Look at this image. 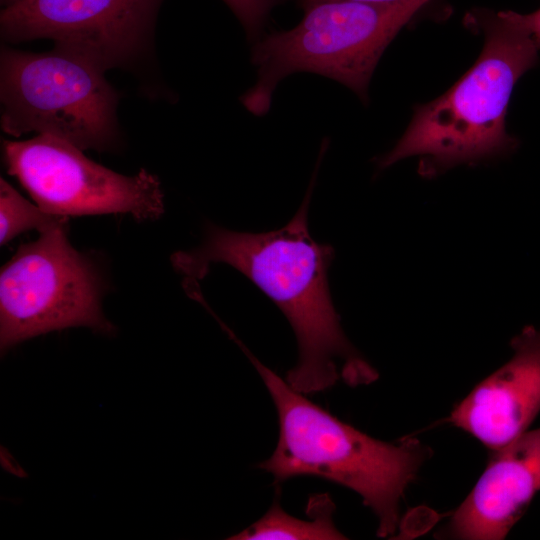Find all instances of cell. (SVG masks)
Instances as JSON below:
<instances>
[{"label": "cell", "instance_id": "8", "mask_svg": "<svg viewBox=\"0 0 540 540\" xmlns=\"http://www.w3.org/2000/svg\"><path fill=\"white\" fill-rule=\"evenodd\" d=\"M164 0H21L0 13L3 41L50 39L97 65L121 67L147 47Z\"/></svg>", "mask_w": 540, "mask_h": 540}, {"label": "cell", "instance_id": "11", "mask_svg": "<svg viewBox=\"0 0 540 540\" xmlns=\"http://www.w3.org/2000/svg\"><path fill=\"white\" fill-rule=\"evenodd\" d=\"M334 503L328 494L309 498L306 514L310 520L295 518L274 502L268 512L248 528L229 537L230 540H335L346 539L333 522Z\"/></svg>", "mask_w": 540, "mask_h": 540}, {"label": "cell", "instance_id": "7", "mask_svg": "<svg viewBox=\"0 0 540 540\" xmlns=\"http://www.w3.org/2000/svg\"><path fill=\"white\" fill-rule=\"evenodd\" d=\"M4 162L43 210L62 217L130 214L154 220L164 212L158 178L142 169L133 176L87 158L75 145L48 134L3 143Z\"/></svg>", "mask_w": 540, "mask_h": 540}, {"label": "cell", "instance_id": "6", "mask_svg": "<svg viewBox=\"0 0 540 540\" xmlns=\"http://www.w3.org/2000/svg\"><path fill=\"white\" fill-rule=\"evenodd\" d=\"M88 327L110 333L93 263L67 238V224L22 244L0 274V349L51 331Z\"/></svg>", "mask_w": 540, "mask_h": 540}, {"label": "cell", "instance_id": "2", "mask_svg": "<svg viewBox=\"0 0 540 540\" xmlns=\"http://www.w3.org/2000/svg\"><path fill=\"white\" fill-rule=\"evenodd\" d=\"M467 20L484 34L478 59L448 91L416 108L402 137L378 159L380 169L415 156L420 175L432 178L515 149L506 131L508 104L517 81L535 66L540 44L507 11L478 10Z\"/></svg>", "mask_w": 540, "mask_h": 540}, {"label": "cell", "instance_id": "3", "mask_svg": "<svg viewBox=\"0 0 540 540\" xmlns=\"http://www.w3.org/2000/svg\"><path fill=\"white\" fill-rule=\"evenodd\" d=\"M235 341L259 372L278 413L276 448L258 467L270 472L275 483L310 475L349 488L378 518V535L393 534L404 491L428 450L414 439L388 443L344 423L294 390L237 338Z\"/></svg>", "mask_w": 540, "mask_h": 540}, {"label": "cell", "instance_id": "15", "mask_svg": "<svg viewBox=\"0 0 540 540\" xmlns=\"http://www.w3.org/2000/svg\"><path fill=\"white\" fill-rule=\"evenodd\" d=\"M301 1L304 7H306L316 2L328 1V0H301ZM347 1H357V2H366V3H393L399 0H347Z\"/></svg>", "mask_w": 540, "mask_h": 540}, {"label": "cell", "instance_id": "16", "mask_svg": "<svg viewBox=\"0 0 540 540\" xmlns=\"http://www.w3.org/2000/svg\"><path fill=\"white\" fill-rule=\"evenodd\" d=\"M21 0H0V3L3 7H7V6H10V5H13L17 2H19Z\"/></svg>", "mask_w": 540, "mask_h": 540}, {"label": "cell", "instance_id": "12", "mask_svg": "<svg viewBox=\"0 0 540 540\" xmlns=\"http://www.w3.org/2000/svg\"><path fill=\"white\" fill-rule=\"evenodd\" d=\"M67 217L51 214L23 198L6 180L0 179V242L37 229L40 233L67 224Z\"/></svg>", "mask_w": 540, "mask_h": 540}, {"label": "cell", "instance_id": "1", "mask_svg": "<svg viewBox=\"0 0 540 540\" xmlns=\"http://www.w3.org/2000/svg\"><path fill=\"white\" fill-rule=\"evenodd\" d=\"M310 187L294 217L282 228L263 233L230 231L208 225L204 243L172 256L184 285L197 284L211 263L231 265L248 277L281 309L290 322L299 360L286 382L302 394L321 392L339 378L348 383L372 381L374 370L347 340L328 286L334 257L330 245L316 242L308 229Z\"/></svg>", "mask_w": 540, "mask_h": 540}, {"label": "cell", "instance_id": "4", "mask_svg": "<svg viewBox=\"0 0 540 540\" xmlns=\"http://www.w3.org/2000/svg\"><path fill=\"white\" fill-rule=\"evenodd\" d=\"M430 0L366 3L316 2L293 28L269 34L252 50L257 81L242 97L245 108L265 114L279 82L296 72L316 73L347 86L362 100L382 54Z\"/></svg>", "mask_w": 540, "mask_h": 540}, {"label": "cell", "instance_id": "9", "mask_svg": "<svg viewBox=\"0 0 540 540\" xmlns=\"http://www.w3.org/2000/svg\"><path fill=\"white\" fill-rule=\"evenodd\" d=\"M512 357L479 383L448 421L495 450L525 431L540 411V328L511 341Z\"/></svg>", "mask_w": 540, "mask_h": 540}, {"label": "cell", "instance_id": "10", "mask_svg": "<svg viewBox=\"0 0 540 540\" xmlns=\"http://www.w3.org/2000/svg\"><path fill=\"white\" fill-rule=\"evenodd\" d=\"M540 489V428L525 431L495 449L471 493L450 524L453 536L505 538Z\"/></svg>", "mask_w": 540, "mask_h": 540}, {"label": "cell", "instance_id": "14", "mask_svg": "<svg viewBox=\"0 0 540 540\" xmlns=\"http://www.w3.org/2000/svg\"><path fill=\"white\" fill-rule=\"evenodd\" d=\"M508 15L527 30L540 44V8L534 12L521 14L515 11H507Z\"/></svg>", "mask_w": 540, "mask_h": 540}, {"label": "cell", "instance_id": "13", "mask_svg": "<svg viewBox=\"0 0 540 540\" xmlns=\"http://www.w3.org/2000/svg\"><path fill=\"white\" fill-rule=\"evenodd\" d=\"M244 27L248 38L257 39L278 0H223Z\"/></svg>", "mask_w": 540, "mask_h": 540}, {"label": "cell", "instance_id": "5", "mask_svg": "<svg viewBox=\"0 0 540 540\" xmlns=\"http://www.w3.org/2000/svg\"><path fill=\"white\" fill-rule=\"evenodd\" d=\"M105 71L53 48L31 53L1 48V128L14 137L37 132L81 150H106L118 136V94Z\"/></svg>", "mask_w": 540, "mask_h": 540}]
</instances>
